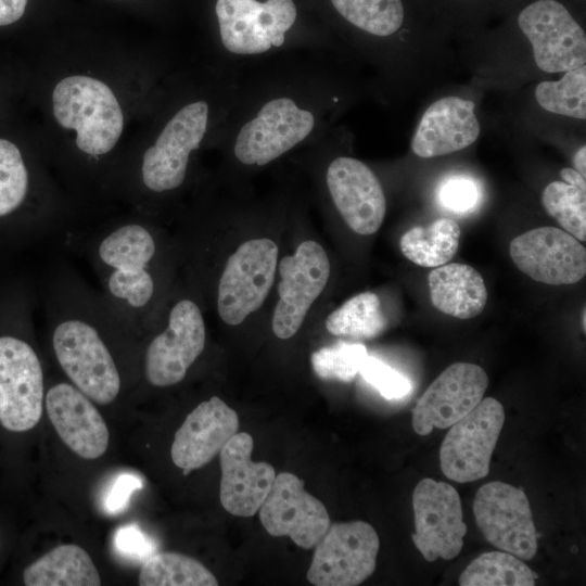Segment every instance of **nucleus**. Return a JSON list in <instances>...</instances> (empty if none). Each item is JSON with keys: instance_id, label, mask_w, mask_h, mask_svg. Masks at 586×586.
Returning <instances> with one entry per match:
<instances>
[{"instance_id": "nucleus-26", "label": "nucleus", "mask_w": 586, "mask_h": 586, "mask_svg": "<svg viewBox=\"0 0 586 586\" xmlns=\"http://www.w3.org/2000/svg\"><path fill=\"white\" fill-rule=\"evenodd\" d=\"M337 16L355 31L375 40L397 35L411 17V0H329Z\"/></svg>"}, {"instance_id": "nucleus-13", "label": "nucleus", "mask_w": 586, "mask_h": 586, "mask_svg": "<svg viewBox=\"0 0 586 586\" xmlns=\"http://www.w3.org/2000/svg\"><path fill=\"white\" fill-rule=\"evenodd\" d=\"M279 300L272 315L273 334L286 340L302 327L314 302L324 290L330 262L324 249L314 240L298 244L279 264Z\"/></svg>"}, {"instance_id": "nucleus-2", "label": "nucleus", "mask_w": 586, "mask_h": 586, "mask_svg": "<svg viewBox=\"0 0 586 586\" xmlns=\"http://www.w3.org/2000/svg\"><path fill=\"white\" fill-rule=\"evenodd\" d=\"M44 303L53 354L69 382L93 403L114 402L122 375L109 334L128 324L102 293L67 269L51 277Z\"/></svg>"}, {"instance_id": "nucleus-7", "label": "nucleus", "mask_w": 586, "mask_h": 586, "mask_svg": "<svg viewBox=\"0 0 586 586\" xmlns=\"http://www.w3.org/2000/svg\"><path fill=\"white\" fill-rule=\"evenodd\" d=\"M58 123L77 132V148L93 157L112 151L124 127V116L113 91L103 81L75 75L62 79L52 94Z\"/></svg>"}, {"instance_id": "nucleus-37", "label": "nucleus", "mask_w": 586, "mask_h": 586, "mask_svg": "<svg viewBox=\"0 0 586 586\" xmlns=\"http://www.w3.org/2000/svg\"><path fill=\"white\" fill-rule=\"evenodd\" d=\"M114 546L119 556L133 561H144L156 550L153 540L136 524L118 527Z\"/></svg>"}, {"instance_id": "nucleus-5", "label": "nucleus", "mask_w": 586, "mask_h": 586, "mask_svg": "<svg viewBox=\"0 0 586 586\" xmlns=\"http://www.w3.org/2000/svg\"><path fill=\"white\" fill-rule=\"evenodd\" d=\"M295 0H216L219 50L241 68L281 54L318 51L297 34Z\"/></svg>"}, {"instance_id": "nucleus-27", "label": "nucleus", "mask_w": 586, "mask_h": 586, "mask_svg": "<svg viewBox=\"0 0 586 586\" xmlns=\"http://www.w3.org/2000/svg\"><path fill=\"white\" fill-rule=\"evenodd\" d=\"M30 175L20 149L0 139V240L18 241L14 220L28 196Z\"/></svg>"}, {"instance_id": "nucleus-33", "label": "nucleus", "mask_w": 586, "mask_h": 586, "mask_svg": "<svg viewBox=\"0 0 586 586\" xmlns=\"http://www.w3.org/2000/svg\"><path fill=\"white\" fill-rule=\"evenodd\" d=\"M535 99L544 110L577 119L586 118V66L564 72L556 81H542Z\"/></svg>"}, {"instance_id": "nucleus-39", "label": "nucleus", "mask_w": 586, "mask_h": 586, "mask_svg": "<svg viewBox=\"0 0 586 586\" xmlns=\"http://www.w3.org/2000/svg\"><path fill=\"white\" fill-rule=\"evenodd\" d=\"M28 0H0V26L18 21L26 9Z\"/></svg>"}, {"instance_id": "nucleus-29", "label": "nucleus", "mask_w": 586, "mask_h": 586, "mask_svg": "<svg viewBox=\"0 0 586 586\" xmlns=\"http://www.w3.org/2000/svg\"><path fill=\"white\" fill-rule=\"evenodd\" d=\"M460 240V228L451 218H438L428 227L416 226L399 240L402 253L421 267H438L454 257Z\"/></svg>"}, {"instance_id": "nucleus-35", "label": "nucleus", "mask_w": 586, "mask_h": 586, "mask_svg": "<svg viewBox=\"0 0 586 586\" xmlns=\"http://www.w3.org/2000/svg\"><path fill=\"white\" fill-rule=\"evenodd\" d=\"M482 200L479 182L467 175H453L444 179L437 189L442 207L457 215L473 213Z\"/></svg>"}, {"instance_id": "nucleus-18", "label": "nucleus", "mask_w": 586, "mask_h": 586, "mask_svg": "<svg viewBox=\"0 0 586 586\" xmlns=\"http://www.w3.org/2000/svg\"><path fill=\"white\" fill-rule=\"evenodd\" d=\"M509 252L519 270L545 284H573L586 273L585 247L555 227H539L515 237Z\"/></svg>"}, {"instance_id": "nucleus-9", "label": "nucleus", "mask_w": 586, "mask_h": 586, "mask_svg": "<svg viewBox=\"0 0 586 586\" xmlns=\"http://www.w3.org/2000/svg\"><path fill=\"white\" fill-rule=\"evenodd\" d=\"M277 263L278 246L268 238L247 240L228 257L216 297L218 315L226 324H240L264 304Z\"/></svg>"}, {"instance_id": "nucleus-42", "label": "nucleus", "mask_w": 586, "mask_h": 586, "mask_svg": "<svg viewBox=\"0 0 586 586\" xmlns=\"http://www.w3.org/2000/svg\"><path fill=\"white\" fill-rule=\"evenodd\" d=\"M585 314H586V311H585V308H584V310H583V329H584V331H585Z\"/></svg>"}, {"instance_id": "nucleus-40", "label": "nucleus", "mask_w": 586, "mask_h": 586, "mask_svg": "<svg viewBox=\"0 0 586 586\" xmlns=\"http://www.w3.org/2000/svg\"><path fill=\"white\" fill-rule=\"evenodd\" d=\"M440 2H446L449 9L466 10V11H482L491 10L497 7L507 5L506 2L511 0H438ZM514 1V0H512Z\"/></svg>"}, {"instance_id": "nucleus-12", "label": "nucleus", "mask_w": 586, "mask_h": 586, "mask_svg": "<svg viewBox=\"0 0 586 586\" xmlns=\"http://www.w3.org/2000/svg\"><path fill=\"white\" fill-rule=\"evenodd\" d=\"M504 422L502 405L493 397H486L449 426L440 450L445 476L458 483L486 476Z\"/></svg>"}, {"instance_id": "nucleus-17", "label": "nucleus", "mask_w": 586, "mask_h": 586, "mask_svg": "<svg viewBox=\"0 0 586 586\" xmlns=\"http://www.w3.org/2000/svg\"><path fill=\"white\" fill-rule=\"evenodd\" d=\"M328 194L345 224L361 235L375 233L385 217L386 199L373 170L349 155L332 157L326 167Z\"/></svg>"}, {"instance_id": "nucleus-24", "label": "nucleus", "mask_w": 586, "mask_h": 586, "mask_svg": "<svg viewBox=\"0 0 586 586\" xmlns=\"http://www.w3.org/2000/svg\"><path fill=\"white\" fill-rule=\"evenodd\" d=\"M428 284L433 306L458 319L476 317L487 302L484 279L470 265L451 263L438 266L429 273Z\"/></svg>"}, {"instance_id": "nucleus-31", "label": "nucleus", "mask_w": 586, "mask_h": 586, "mask_svg": "<svg viewBox=\"0 0 586 586\" xmlns=\"http://www.w3.org/2000/svg\"><path fill=\"white\" fill-rule=\"evenodd\" d=\"M141 586H217L215 575L200 561L179 552L153 553L143 561Z\"/></svg>"}, {"instance_id": "nucleus-36", "label": "nucleus", "mask_w": 586, "mask_h": 586, "mask_svg": "<svg viewBox=\"0 0 586 586\" xmlns=\"http://www.w3.org/2000/svg\"><path fill=\"white\" fill-rule=\"evenodd\" d=\"M359 373L386 399H399L411 392L407 377L374 356L366 357Z\"/></svg>"}, {"instance_id": "nucleus-20", "label": "nucleus", "mask_w": 586, "mask_h": 586, "mask_svg": "<svg viewBox=\"0 0 586 586\" xmlns=\"http://www.w3.org/2000/svg\"><path fill=\"white\" fill-rule=\"evenodd\" d=\"M253 448L251 434L238 432L219 453L220 504L232 515L256 514L276 477L270 463L252 460Z\"/></svg>"}, {"instance_id": "nucleus-38", "label": "nucleus", "mask_w": 586, "mask_h": 586, "mask_svg": "<svg viewBox=\"0 0 586 586\" xmlns=\"http://www.w3.org/2000/svg\"><path fill=\"white\" fill-rule=\"evenodd\" d=\"M143 481L140 476L130 472L118 474L111 483L102 498V507L109 514L123 512L132 494L142 488Z\"/></svg>"}, {"instance_id": "nucleus-28", "label": "nucleus", "mask_w": 586, "mask_h": 586, "mask_svg": "<svg viewBox=\"0 0 586 586\" xmlns=\"http://www.w3.org/2000/svg\"><path fill=\"white\" fill-rule=\"evenodd\" d=\"M564 181L548 183L542 193L545 211L553 217L564 231L578 241L586 240V180L574 168H563Z\"/></svg>"}, {"instance_id": "nucleus-22", "label": "nucleus", "mask_w": 586, "mask_h": 586, "mask_svg": "<svg viewBox=\"0 0 586 586\" xmlns=\"http://www.w3.org/2000/svg\"><path fill=\"white\" fill-rule=\"evenodd\" d=\"M44 406L63 443L84 459L101 457L109 446V430L93 402L71 382L46 391Z\"/></svg>"}, {"instance_id": "nucleus-8", "label": "nucleus", "mask_w": 586, "mask_h": 586, "mask_svg": "<svg viewBox=\"0 0 586 586\" xmlns=\"http://www.w3.org/2000/svg\"><path fill=\"white\" fill-rule=\"evenodd\" d=\"M517 26L527 38L535 63L546 73H564L586 63V34L562 0H528Z\"/></svg>"}, {"instance_id": "nucleus-30", "label": "nucleus", "mask_w": 586, "mask_h": 586, "mask_svg": "<svg viewBox=\"0 0 586 586\" xmlns=\"http://www.w3.org/2000/svg\"><path fill=\"white\" fill-rule=\"evenodd\" d=\"M386 326L381 301L372 292H362L348 298L326 319L329 333L351 339H373Z\"/></svg>"}, {"instance_id": "nucleus-11", "label": "nucleus", "mask_w": 586, "mask_h": 586, "mask_svg": "<svg viewBox=\"0 0 586 586\" xmlns=\"http://www.w3.org/2000/svg\"><path fill=\"white\" fill-rule=\"evenodd\" d=\"M307 579L315 586H355L375 569L379 536L365 521L330 524L315 546Z\"/></svg>"}, {"instance_id": "nucleus-19", "label": "nucleus", "mask_w": 586, "mask_h": 586, "mask_svg": "<svg viewBox=\"0 0 586 586\" xmlns=\"http://www.w3.org/2000/svg\"><path fill=\"white\" fill-rule=\"evenodd\" d=\"M488 385L485 370L470 362L447 367L425 390L412 409V428L419 435L446 429L469 413Z\"/></svg>"}, {"instance_id": "nucleus-15", "label": "nucleus", "mask_w": 586, "mask_h": 586, "mask_svg": "<svg viewBox=\"0 0 586 586\" xmlns=\"http://www.w3.org/2000/svg\"><path fill=\"white\" fill-rule=\"evenodd\" d=\"M412 506L416 530L412 540L423 558L433 562L457 557L468 527L456 488L445 482L422 479L415 487Z\"/></svg>"}, {"instance_id": "nucleus-25", "label": "nucleus", "mask_w": 586, "mask_h": 586, "mask_svg": "<svg viewBox=\"0 0 586 586\" xmlns=\"http://www.w3.org/2000/svg\"><path fill=\"white\" fill-rule=\"evenodd\" d=\"M26 586H99L101 578L90 556L74 544L61 545L22 570Z\"/></svg>"}, {"instance_id": "nucleus-10", "label": "nucleus", "mask_w": 586, "mask_h": 586, "mask_svg": "<svg viewBox=\"0 0 586 586\" xmlns=\"http://www.w3.org/2000/svg\"><path fill=\"white\" fill-rule=\"evenodd\" d=\"M165 319V326L150 339L143 355L144 377L155 387L180 383L206 344L204 317L193 300L176 301Z\"/></svg>"}, {"instance_id": "nucleus-6", "label": "nucleus", "mask_w": 586, "mask_h": 586, "mask_svg": "<svg viewBox=\"0 0 586 586\" xmlns=\"http://www.w3.org/2000/svg\"><path fill=\"white\" fill-rule=\"evenodd\" d=\"M238 79L214 99L189 101L168 118L142 156L141 181L145 189L163 194L184 183L192 153L201 148L212 127H222Z\"/></svg>"}, {"instance_id": "nucleus-14", "label": "nucleus", "mask_w": 586, "mask_h": 586, "mask_svg": "<svg viewBox=\"0 0 586 586\" xmlns=\"http://www.w3.org/2000/svg\"><path fill=\"white\" fill-rule=\"evenodd\" d=\"M476 525L485 539L521 560H531L537 551V533L525 493L495 481L481 486L474 497Z\"/></svg>"}, {"instance_id": "nucleus-1", "label": "nucleus", "mask_w": 586, "mask_h": 586, "mask_svg": "<svg viewBox=\"0 0 586 586\" xmlns=\"http://www.w3.org/2000/svg\"><path fill=\"white\" fill-rule=\"evenodd\" d=\"M324 56L298 51L240 68L218 133L237 164L265 167L329 131L342 97Z\"/></svg>"}, {"instance_id": "nucleus-43", "label": "nucleus", "mask_w": 586, "mask_h": 586, "mask_svg": "<svg viewBox=\"0 0 586 586\" xmlns=\"http://www.w3.org/2000/svg\"><path fill=\"white\" fill-rule=\"evenodd\" d=\"M1 550H2V538L0 536V552H1Z\"/></svg>"}, {"instance_id": "nucleus-4", "label": "nucleus", "mask_w": 586, "mask_h": 586, "mask_svg": "<svg viewBox=\"0 0 586 586\" xmlns=\"http://www.w3.org/2000/svg\"><path fill=\"white\" fill-rule=\"evenodd\" d=\"M30 310L25 290L0 289V426L9 434L29 432L43 411L44 375L30 339Z\"/></svg>"}, {"instance_id": "nucleus-21", "label": "nucleus", "mask_w": 586, "mask_h": 586, "mask_svg": "<svg viewBox=\"0 0 586 586\" xmlns=\"http://www.w3.org/2000/svg\"><path fill=\"white\" fill-rule=\"evenodd\" d=\"M239 416L218 396L200 403L175 433L170 457L187 474L207 464L238 433Z\"/></svg>"}, {"instance_id": "nucleus-16", "label": "nucleus", "mask_w": 586, "mask_h": 586, "mask_svg": "<svg viewBox=\"0 0 586 586\" xmlns=\"http://www.w3.org/2000/svg\"><path fill=\"white\" fill-rule=\"evenodd\" d=\"M258 512L269 535L288 536L304 549L315 547L330 526L324 505L305 489L303 480L290 472L276 474Z\"/></svg>"}, {"instance_id": "nucleus-34", "label": "nucleus", "mask_w": 586, "mask_h": 586, "mask_svg": "<svg viewBox=\"0 0 586 586\" xmlns=\"http://www.w3.org/2000/svg\"><path fill=\"white\" fill-rule=\"evenodd\" d=\"M367 356L364 344L340 341L314 352L310 361L314 372L320 379L351 382L359 373Z\"/></svg>"}, {"instance_id": "nucleus-23", "label": "nucleus", "mask_w": 586, "mask_h": 586, "mask_svg": "<svg viewBox=\"0 0 586 586\" xmlns=\"http://www.w3.org/2000/svg\"><path fill=\"white\" fill-rule=\"evenodd\" d=\"M479 136L475 103L449 95L425 110L411 139V149L416 155L431 158L463 150Z\"/></svg>"}, {"instance_id": "nucleus-41", "label": "nucleus", "mask_w": 586, "mask_h": 586, "mask_svg": "<svg viewBox=\"0 0 586 586\" xmlns=\"http://www.w3.org/2000/svg\"><path fill=\"white\" fill-rule=\"evenodd\" d=\"M574 169L586 177V145H582L573 157Z\"/></svg>"}, {"instance_id": "nucleus-3", "label": "nucleus", "mask_w": 586, "mask_h": 586, "mask_svg": "<svg viewBox=\"0 0 586 586\" xmlns=\"http://www.w3.org/2000/svg\"><path fill=\"white\" fill-rule=\"evenodd\" d=\"M160 250L155 230L139 220L99 230L88 241L102 295L136 333L154 320Z\"/></svg>"}, {"instance_id": "nucleus-32", "label": "nucleus", "mask_w": 586, "mask_h": 586, "mask_svg": "<svg viewBox=\"0 0 586 586\" xmlns=\"http://www.w3.org/2000/svg\"><path fill=\"white\" fill-rule=\"evenodd\" d=\"M537 575L520 558L491 551L475 558L461 573V586H533Z\"/></svg>"}]
</instances>
